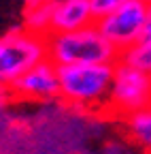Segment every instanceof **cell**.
<instances>
[{"label":"cell","mask_w":151,"mask_h":154,"mask_svg":"<svg viewBox=\"0 0 151 154\" xmlns=\"http://www.w3.org/2000/svg\"><path fill=\"white\" fill-rule=\"evenodd\" d=\"M24 2H26V7H28V5H36V2H41V0H24Z\"/></svg>","instance_id":"cell-13"},{"label":"cell","mask_w":151,"mask_h":154,"mask_svg":"<svg viewBox=\"0 0 151 154\" xmlns=\"http://www.w3.org/2000/svg\"><path fill=\"white\" fill-rule=\"evenodd\" d=\"M89 2H91V13H94V17L100 19V17H104L106 13H111V11H115L117 7H121L126 0H89Z\"/></svg>","instance_id":"cell-11"},{"label":"cell","mask_w":151,"mask_h":154,"mask_svg":"<svg viewBox=\"0 0 151 154\" xmlns=\"http://www.w3.org/2000/svg\"><path fill=\"white\" fill-rule=\"evenodd\" d=\"M45 2H58V0H45Z\"/></svg>","instance_id":"cell-15"},{"label":"cell","mask_w":151,"mask_h":154,"mask_svg":"<svg viewBox=\"0 0 151 154\" xmlns=\"http://www.w3.org/2000/svg\"><path fill=\"white\" fill-rule=\"evenodd\" d=\"M145 22H147V5L141 0H126L115 11L96 19V26L119 51H123L136 41H141Z\"/></svg>","instance_id":"cell-5"},{"label":"cell","mask_w":151,"mask_h":154,"mask_svg":"<svg viewBox=\"0 0 151 154\" xmlns=\"http://www.w3.org/2000/svg\"><path fill=\"white\" fill-rule=\"evenodd\" d=\"M141 2H145V5L149 7V5H151V0H141Z\"/></svg>","instance_id":"cell-14"},{"label":"cell","mask_w":151,"mask_h":154,"mask_svg":"<svg viewBox=\"0 0 151 154\" xmlns=\"http://www.w3.org/2000/svg\"><path fill=\"white\" fill-rule=\"evenodd\" d=\"M119 60L126 64H132L141 71L151 73V43L136 41L134 45H130L128 49L119 51Z\"/></svg>","instance_id":"cell-10"},{"label":"cell","mask_w":151,"mask_h":154,"mask_svg":"<svg viewBox=\"0 0 151 154\" xmlns=\"http://www.w3.org/2000/svg\"><path fill=\"white\" fill-rule=\"evenodd\" d=\"M149 75H151V73H149Z\"/></svg>","instance_id":"cell-16"},{"label":"cell","mask_w":151,"mask_h":154,"mask_svg":"<svg viewBox=\"0 0 151 154\" xmlns=\"http://www.w3.org/2000/svg\"><path fill=\"white\" fill-rule=\"evenodd\" d=\"M141 41L151 43V5L147 7V22H145V28H143V34H141Z\"/></svg>","instance_id":"cell-12"},{"label":"cell","mask_w":151,"mask_h":154,"mask_svg":"<svg viewBox=\"0 0 151 154\" xmlns=\"http://www.w3.org/2000/svg\"><path fill=\"white\" fill-rule=\"evenodd\" d=\"M45 38H47V58L58 66L119 60V49L100 32L96 24L70 32H51Z\"/></svg>","instance_id":"cell-1"},{"label":"cell","mask_w":151,"mask_h":154,"mask_svg":"<svg viewBox=\"0 0 151 154\" xmlns=\"http://www.w3.org/2000/svg\"><path fill=\"white\" fill-rule=\"evenodd\" d=\"M115 62H94V64H64L60 73V96L83 109L106 105L109 90L113 82Z\"/></svg>","instance_id":"cell-2"},{"label":"cell","mask_w":151,"mask_h":154,"mask_svg":"<svg viewBox=\"0 0 151 154\" xmlns=\"http://www.w3.org/2000/svg\"><path fill=\"white\" fill-rule=\"evenodd\" d=\"M51 13H53V2L41 0L36 5H28L24 11L22 26L34 34L47 36V34H51Z\"/></svg>","instance_id":"cell-8"},{"label":"cell","mask_w":151,"mask_h":154,"mask_svg":"<svg viewBox=\"0 0 151 154\" xmlns=\"http://www.w3.org/2000/svg\"><path fill=\"white\" fill-rule=\"evenodd\" d=\"M96 24L89 0H58L53 2L51 32H70Z\"/></svg>","instance_id":"cell-7"},{"label":"cell","mask_w":151,"mask_h":154,"mask_svg":"<svg viewBox=\"0 0 151 154\" xmlns=\"http://www.w3.org/2000/svg\"><path fill=\"white\" fill-rule=\"evenodd\" d=\"M9 90L24 101H51L60 96V73L58 64L49 58L36 62L32 69H28L22 77L9 86Z\"/></svg>","instance_id":"cell-6"},{"label":"cell","mask_w":151,"mask_h":154,"mask_svg":"<svg viewBox=\"0 0 151 154\" xmlns=\"http://www.w3.org/2000/svg\"><path fill=\"white\" fill-rule=\"evenodd\" d=\"M47 58V38L24 26H15L0 36V88H9L17 77Z\"/></svg>","instance_id":"cell-3"},{"label":"cell","mask_w":151,"mask_h":154,"mask_svg":"<svg viewBox=\"0 0 151 154\" xmlns=\"http://www.w3.org/2000/svg\"><path fill=\"white\" fill-rule=\"evenodd\" d=\"M149 105H151V75L147 71H141L132 64L117 60L115 69H113V82L109 90L106 107L123 120Z\"/></svg>","instance_id":"cell-4"},{"label":"cell","mask_w":151,"mask_h":154,"mask_svg":"<svg viewBox=\"0 0 151 154\" xmlns=\"http://www.w3.org/2000/svg\"><path fill=\"white\" fill-rule=\"evenodd\" d=\"M130 137L134 139L143 150L151 152V105L123 118Z\"/></svg>","instance_id":"cell-9"}]
</instances>
